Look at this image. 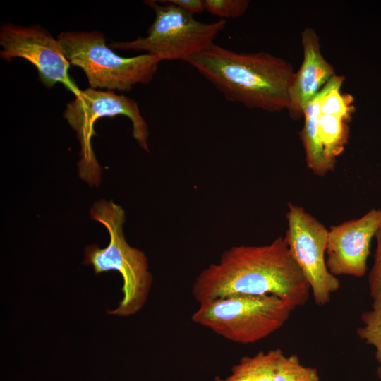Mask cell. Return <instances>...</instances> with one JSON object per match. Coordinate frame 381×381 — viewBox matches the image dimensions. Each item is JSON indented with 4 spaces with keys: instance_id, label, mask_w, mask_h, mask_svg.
I'll return each mask as SVG.
<instances>
[{
    "instance_id": "cell-1",
    "label": "cell",
    "mask_w": 381,
    "mask_h": 381,
    "mask_svg": "<svg viewBox=\"0 0 381 381\" xmlns=\"http://www.w3.org/2000/svg\"><path fill=\"white\" fill-rule=\"evenodd\" d=\"M310 291L282 236L267 245L230 248L218 262L204 269L192 286L193 296L199 303L240 294H271L293 310L306 303Z\"/></svg>"
},
{
    "instance_id": "cell-2",
    "label": "cell",
    "mask_w": 381,
    "mask_h": 381,
    "mask_svg": "<svg viewBox=\"0 0 381 381\" xmlns=\"http://www.w3.org/2000/svg\"><path fill=\"white\" fill-rule=\"evenodd\" d=\"M226 100L269 112L286 109L295 72L267 52H236L212 44L186 61Z\"/></svg>"
},
{
    "instance_id": "cell-3",
    "label": "cell",
    "mask_w": 381,
    "mask_h": 381,
    "mask_svg": "<svg viewBox=\"0 0 381 381\" xmlns=\"http://www.w3.org/2000/svg\"><path fill=\"white\" fill-rule=\"evenodd\" d=\"M92 218L107 229L109 244L104 248L96 245L85 250V265L93 267L95 274L108 271L119 272L123 279V298L118 307L109 314L129 316L145 304L152 284L147 258L139 249L125 239L123 226L126 220L123 209L112 200H100L90 209Z\"/></svg>"
},
{
    "instance_id": "cell-4",
    "label": "cell",
    "mask_w": 381,
    "mask_h": 381,
    "mask_svg": "<svg viewBox=\"0 0 381 381\" xmlns=\"http://www.w3.org/2000/svg\"><path fill=\"white\" fill-rule=\"evenodd\" d=\"M57 40L70 64L80 68L91 88L128 92L136 84L149 83L162 60L148 54L122 57L106 44L98 31L62 32Z\"/></svg>"
},
{
    "instance_id": "cell-5",
    "label": "cell",
    "mask_w": 381,
    "mask_h": 381,
    "mask_svg": "<svg viewBox=\"0 0 381 381\" xmlns=\"http://www.w3.org/2000/svg\"><path fill=\"white\" fill-rule=\"evenodd\" d=\"M294 310L271 294H240L200 303L192 321L235 343L248 344L280 329Z\"/></svg>"
},
{
    "instance_id": "cell-6",
    "label": "cell",
    "mask_w": 381,
    "mask_h": 381,
    "mask_svg": "<svg viewBox=\"0 0 381 381\" xmlns=\"http://www.w3.org/2000/svg\"><path fill=\"white\" fill-rule=\"evenodd\" d=\"M155 18L147 35L133 41L113 42L111 49L143 51L164 60H183L196 54L214 42L225 28L226 21L205 23L193 14L169 1H145Z\"/></svg>"
},
{
    "instance_id": "cell-7",
    "label": "cell",
    "mask_w": 381,
    "mask_h": 381,
    "mask_svg": "<svg viewBox=\"0 0 381 381\" xmlns=\"http://www.w3.org/2000/svg\"><path fill=\"white\" fill-rule=\"evenodd\" d=\"M124 116L132 123V135L144 150L149 152L148 128L136 101L113 91H101L89 87L80 90L68 103L64 117L76 132L80 145V159L78 163L80 177L90 186H97L102 168L92 147L91 140L96 135L95 123L102 117Z\"/></svg>"
},
{
    "instance_id": "cell-8",
    "label": "cell",
    "mask_w": 381,
    "mask_h": 381,
    "mask_svg": "<svg viewBox=\"0 0 381 381\" xmlns=\"http://www.w3.org/2000/svg\"><path fill=\"white\" fill-rule=\"evenodd\" d=\"M284 236L290 252L310 285L315 303H328L340 288L338 278L328 270L326 250L329 230L303 207L289 204Z\"/></svg>"
},
{
    "instance_id": "cell-9",
    "label": "cell",
    "mask_w": 381,
    "mask_h": 381,
    "mask_svg": "<svg viewBox=\"0 0 381 381\" xmlns=\"http://www.w3.org/2000/svg\"><path fill=\"white\" fill-rule=\"evenodd\" d=\"M1 57L10 61L19 57L34 65L41 82L48 88L60 83L76 96L80 90L68 75L70 63L59 40L40 25L11 23L0 28Z\"/></svg>"
},
{
    "instance_id": "cell-10",
    "label": "cell",
    "mask_w": 381,
    "mask_h": 381,
    "mask_svg": "<svg viewBox=\"0 0 381 381\" xmlns=\"http://www.w3.org/2000/svg\"><path fill=\"white\" fill-rule=\"evenodd\" d=\"M381 227V210L330 227L326 264L334 276L362 277L367 270L370 242Z\"/></svg>"
},
{
    "instance_id": "cell-11",
    "label": "cell",
    "mask_w": 381,
    "mask_h": 381,
    "mask_svg": "<svg viewBox=\"0 0 381 381\" xmlns=\"http://www.w3.org/2000/svg\"><path fill=\"white\" fill-rule=\"evenodd\" d=\"M303 59L294 73L289 90L287 110L293 119L303 116L306 105L334 76V68L322 56L315 31L306 27L301 33Z\"/></svg>"
},
{
    "instance_id": "cell-12",
    "label": "cell",
    "mask_w": 381,
    "mask_h": 381,
    "mask_svg": "<svg viewBox=\"0 0 381 381\" xmlns=\"http://www.w3.org/2000/svg\"><path fill=\"white\" fill-rule=\"evenodd\" d=\"M325 90V86L305 107L303 111L305 123L301 132L307 165L319 176H323L328 171H332L335 164L325 156L318 132L320 102Z\"/></svg>"
},
{
    "instance_id": "cell-13",
    "label": "cell",
    "mask_w": 381,
    "mask_h": 381,
    "mask_svg": "<svg viewBox=\"0 0 381 381\" xmlns=\"http://www.w3.org/2000/svg\"><path fill=\"white\" fill-rule=\"evenodd\" d=\"M283 354L280 349H274L243 357L231 368L229 376L217 377L214 381H272L277 362Z\"/></svg>"
},
{
    "instance_id": "cell-14",
    "label": "cell",
    "mask_w": 381,
    "mask_h": 381,
    "mask_svg": "<svg viewBox=\"0 0 381 381\" xmlns=\"http://www.w3.org/2000/svg\"><path fill=\"white\" fill-rule=\"evenodd\" d=\"M349 119L320 113L318 119V132L327 158L335 163L336 157L344 150L349 137Z\"/></svg>"
},
{
    "instance_id": "cell-15",
    "label": "cell",
    "mask_w": 381,
    "mask_h": 381,
    "mask_svg": "<svg viewBox=\"0 0 381 381\" xmlns=\"http://www.w3.org/2000/svg\"><path fill=\"white\" fill-rule=\"evenodd\" d=\"M272 381H320L317 368L301 364L294 354L279 359Z\"/></svg>"
},
{
    "instance_id": "cell-16",
    "label": "cell",
    "mask_w": 381,
    "mask_h": 381,
    "mask_svg": "<svg viewBox=\"0 0 381 381\" xmlns=\"http://www.w3.org/2000/svg\"><path fill=\"white\" fill-rule=\"evenodd\" d=\"M362 327L357 328L359 338L375 349V358L381 365V300L373 301L372 308L361 315Z\"/></svg>"
},
{
    "instance_id": "cell-17",
    "label": "cell",
    "mask_w": 381,
    "mask_h": 381,
    "mask_svg": "<svg viewBox=\"0 0 381 381\" xmlns=\"http://www.w3.org/2000/svg\"><path fill=\"white\" fill-rule=\"evenodd\" d=\"M205 10L221 18H238L243 16L248 6L246 0H205Z\"/></svg>"
},
{
    "instance_id": "cell-18",
    "label": "cell",
    "mask_w": 381,
    "mask_h": 381,
    "mask_svg": "<svg viewBox=\"0 0 381 381\" xmlns=\"http://www.w3.org/2000/svg\"><path fill=\"white\" fill-rule=\"evenodd\" d=\"M375 237L377 243L375 260L368 277L370 295L373 301L381 300V227Z\"/></svg>"
},
{
    "instance_id": "cell-19",
    "label": "cell",
    "mask_w": 381,
    "mask_h": 381,
    "mask_svg": "<svg viewBox=\"0 0 381 381\" xmlns=\"http://www.w3.org/2000/svg\"><path fill=\"white\" fill-rule=\"evenodd\" d=\"M169 1L193 14L202 13L205 10V0H169Z\"/></svg>"
},
{
    "instance_id": "cell-20",
    "label": "cell",
    "mask_w": 381,
    "mask_h": 381,
    "mask_svg": "<svg viewBox=\"0 0 381 381\" xmlns=\"http://www.w3.org/2000/svg\"><path fill=\"white\" fill-rule=\"evenodd\" d=\"M377 373L379 379L381 380V365H380L377 370Z\"/></svg>"
}]
</instances>
